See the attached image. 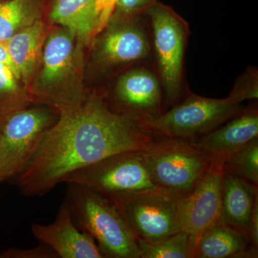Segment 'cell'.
Returning <instances> with one entry per match:
<instances>
[{
    "instance_id": "1",
    "label": "cell",
    "mask_w": 258,
    "mask_h": 258,
    "mask_svg": "<svg viewBox=\"0 0 258 258\" xmlns=\"http://www.w3.org/2000/svg\"><path fill=\"white\" fill-rule=\"evenodd\" d=\"M158 136L138 120L112 110L104 97L86 96L59 110L28 165L18 176L26 196H42L75 171L127 152L144 151Z\"/></svg>"
},
{
    "instance_id": "2",
    "label": "cell",
    "mask_w": 258,
    "mask_h": 258,
    "mask_svg": "<svg viewBox=\"0 0 258 258\" xmlns=\"http://www.w3.org/2000/svg\"><path fill=\"white\" fill-rule=\"evenodd\" d=\"M66 202L75 223L94 239L104 257L140 258L137 237L107 197L69 184Z\"/></svg>"
},
{
    "instance_id": "3",
    "label": "cell",
    "mask_w": 258,
    "mask_h": 258,
    "mask_svg": "<svg viewBox=\"0 0 258 258\" xmlns=\"http://www.w3.org/2000/svg\"><path fill=\"white\" fill-rule=\"evenodd\" d=\"M143 155L154 184L181 198L196 187L212 161L189 141L159 136Z\"/></svg>"
},
{
    "instance_id": "4",
    "label": "cell",
    "mask_w": 258,
    "mask_h": 258,
    "mask_svg": "<svg viewBox=\"0 0 258 258\" xmlns=\"http://www.w3.org/2000/svg\"><path fill=\"white\" fill-rule=\"evenodd\" d=\"M115 205L137 240L154 242L181 231L175 193L160 187L106 196Z\"/></svg>"
},
{
    "instance_id": "5",
    "label": "cell",
    "mask_w": 258,
    "mask_h": 258,
    "mask_svg": "<svg viewBox=\"0 0 258 258\" xmlns=\"http://www.w3.org/2000/svg\"><path fill=\"white\" fill-rule=\"evenodd\" d=\"M241 112L240 103L191 95L184 101L144 122L148 130L159 137L193 141L218 128Z\"/></svg>"
},
{
    "instance_id": "6",
    "label": "cell",
    "mask_w": 258,
    "mask_h": 258,
    "mask_svg": "<svg viewBox=\"0 0 258 258\" xmlns=\"http://www.w3.org/2000/svg\"><path fill=\"white\" fill-rule=\"evenodd\" d=\"M77 40L72 30L60 26L44 42L41 72L32 94L39 101L55 107L57 111L77 106L86 98L76 96L67 83L76 72Z\"/></svg>"
},
{
    "instance_id": "7",
    "label": "cell",
    "mask_w": 258,
    "mask_h": 258,
    "mask_svg": "<svg viewBox=\"0 0 258 258\" xmlns=\"http://www.w3.org/2000/svg\"><path fill=\"white\" fill-rule=\"evenodd\" d=\"M58 115L46 108H24L3 120L0 132V183L18 176Z\"/></svg>"
},
{
    "instance_id": "8",
    "label": "cell",
    "mask_w": 258,
    "mask_h": 258,
    "mask_svg": "<svg viewBox=\"0 0 258 258\" xmlns=\"http://www.w3.org/2000/svg\"><path fill=\"white\" fill-rule=\"evenodd\" d=\"M62 182L81 185L104 196L158 187L151 179L143 151L110 156L74 171Z\"/></svg>"
},
{
    "instance_id": "9",
    "label": "cell",
    "mask_w": 258,
    "mask_h": 258,
    "mask_svg": "<svg viewBox=\"0 0 258 258\" xmlns=\"http://www.w3.org/2000/svg\"><path fill=\"white\" fill-rule=\"evenodd\" d=\"M147 12L151 19L161 85L167 101L173 103L179 98L182 88L183 60L188 25L164 5L155 3Z\"/></svg>"
},
{
    "instance_id": "10",
    "label": "cell",
    "mask_w": 258,
    "mask_h": 258,
    "mask_svg": "<svg viewBox=\"0 0 258 258\" xmlns=\"http://www.w3.org/2000/svg\"><path fill=\"white\" fill-rule=\"evenodd\" d=\"M222 188L223 161L212 159L208 170L196 187L181 198V229L191 237L194 248L204 231L220 222Z\"/></svg>"
},
{
    "instance_id": "11",
    "label": "cell",
    "mask_w": 258,
    "mask_h": 258,
    "mask_svg": "<svg viewBox=\"0 0 258 258\" xmlns=\"http://www.w3.org/2000/svg\"><path fill=\"white\" fill-rule=\"evenodd\" d=\"M110 106L117 113L144 122L161 115V88L159 80L144 68L131 70L122 75L115 84Z\"/></svg>"
},
{
    "instance_id": "12",
    "label": "cell",
    "mask_w": 258,
    "mask_h": 258,
    "mask_svg": "<svg viewBox=\"0 0 258 258\" xmlns=\"http://www.w3.org/2000/svg\"><path fill=\"white\" fill-rule=\"evenodd\" d=\"M98 35L95 59L103 67L137 62L150 53L147 32L128 18H111Z\"/></svg>"
},
{
    "instance_id": "13",
    "label": "cell",
    "mask_w": 258,
    "mask_h": 258,
    "mask_svg": "<svg viewBox=\"0 0 258 258\" xmlns=\"http://www.w3.org/2000/svg\"><path fill=\"white\" fill-rule=\"evenodd\" d=\"M32 234L62 258H103L96 241L75 223L67 203L62 204L55 221L48 225L32 224Z\"/></svg>"
},
{
    "instance_id": "14",
    "label": "cell",
    "mask_w": 258,
    "mask_h": 258,
    "mask_svg": "<svg viewBox=\"0 0 258 258\" xmlns=\"http://www.w3.org/2000/svg\"><path fill=\"white\" fill-rule=\"evenodd\" d=\"M258 137V113L252 107L227 120L225 125L189 141L211 159L224 161L231 153Z\"/></svg>"
},
{
    "instance_id": "15",
    "label": "cell",
    "mask_w": 258,
    "mask_h": 258,
    "mask_svg": "<svg viewBox=\"0 0 258 258\" xmlns=\"http://www.w3.org/2000/svg\"><path fill=\"white\" fill-rule=\"evenodd\" d=\"M257 198V186L223 171L220 222L247 237L251 212Z\"/></svg>"
},
{
    "instance_id": "16",
    "label": "cell",
    "mask_w": 258,
    "mask_h": 258,
    "mask_svg": "<svg viewBox=\"0 0 258 258\" xmlns=\"http://www.w3.org/2000/svg\"><path fill=\"white\" fill-rule=\"evenodd\" d=\"M45 40V25L40 20L17 32L6 42L10 57L26 87L42 55Z\"/></svg>"
},
{
    "instance_id": "17",
    "label": "cell",
    "mask_w": 258,
    "mask_h": 258,
    "mask_svg": "<svg viewBox=\"0 0 258 258\" xmlns=\"http://www.w3.org/2000/svg\"><path fill=\"white\" fill-rule=\"evenodd\" d=\"M50 20L52 23L72 30L79 42L88 45L95 38V0H53Z\"/></svg>"
},
{
    "instance_id": "18",
    "label": "cell",
    "mask_w": 258,
    "mask_h": 258,
    "mask_svg": "<svg viewBox=\"0 0 258 258\" xmlns=\"http://www.w3.org/2000/svg\"><path fill=\"white\" fill-rule=\"evenodd\" d=\"M249 244L244 234L219 222L204 231L198 237L193 258L234 257Z\"/></svg>"
},
{
    "instance_id": "19",
    "label": "cell",
    "mask_w": 258,
    "mask_h": 258,
    "mask_svg": "<svg viewBox=\"0 0 258 258\" xmlns=\"http://www.w3.org/2000/svg\"><path fill=\"white\" fill-rule=\"evenodd\" d=\"M42 0L0 1V42H7L15 34L41 20Z\"/></svg>"
},
{
    "instance_id": "20",
    "label": "cell",
    "mask_w": 258,
    "mask_h": 258,
    "mask_svg": "<svg viewBox=\"0 0 258 258\" xmlns=\"http://www.w3.org/2000/svg\"><path fill=\"white\" fill-rule=\"evenodd\" d=\"M10 68L0 62V120L28 106L31 98Z\"/></svg>"
},
{
    "instance_id": "21",
    "label": "cell",
    "mask_w": 258,
    "mask_h": 258,
    "mask_svg": "<svg viewBox=\"0 0 258 258\" xmlns=\"http://www.w3.org/2000/svg\"><path fill=\"white\" fill-rule=\"evenodd\" d=\"M140 258H193V244L186 232L177 233L154 242L138 240Z\"/></svg>"
},
{
    "instance_id": "22",
    "label": "cell",
    "mask_w": 258,
    "mask_h": 258,
    "mask_svg": "<svg viewBox=\"0 0 258 258\" xmlns=\"http://www.w3.org/2000/svg\"><path fill=\"white\" fill-rule=\"evenodd\" d=\"M223 171L258 185V137L231 153L223 161Z\"/></svg>"
},
{
    "instance_id": "23",
    "label": "cell",
    "mask_w": 258,
    "mask_h": 258,
    "mask_svg": "<svg viewBox=\"0 0 258 258\" xmlns=\"http://www.w3.org/2000/svg\"><path fill=\"white\" fill-rule=\"evenodd\" d=\"M257 77L255 71H248L235 83L229 98L240 103L246 100L257 99Z\"/></svg>"
},
{
    "instance_id": "24",
    "label": "cell",
    "mask_w": 258,
    "mask_h": 258,
    "mask_svg": "<svg viewBox=\"0 0 258 258\" xmlns=\"http://www.w3.org/2000/svg\"><path fill=\"white\" fill-rule=\"evenodd\" d=\"M154 4L155 0H117L111 18H128L147 11Z\"/></svg>"
},
{
    "instance_id": "25",
    "label": "cell",
    "mask_w": 258,
    "mask_h": 258,
    "mask_svg": "<svg viewBox=\"0 0 258 258\" xmlns=\"http://www.w3.org/2000/svg\"><path fill=\"white\" fill-rule=\"evenodd\" d=\"M117 0H95L96 28L95 37L104 30L111 21Z\"/></svg>"
},
{
    "instance_id": "26",
    "label": "cell",
    "mask_w": 258,
    "mask_h": 258,
    "mask_svg": "<svg viewBox=\"0 0 258 258\" xmlns=\"http://www.w3.org/2000/svg\"><path fill=\"white\" fill-rule=\"evenodd\" d=\"M43 245L31 249H10L5 252L4 257L14 258H52L58 257L48 246Z\"/></svg>"
},
{
    "instance_id": "27",
    "label": "cell",
    "mask_w": 258,
    "mask_h": 258,
    "mask_svg": "<svg viewBox=\"0 0 258 258\" xmlns=\"http://www.w3.org/2000/svg\"><path fill=\"white\" fill-rule=\"evenodd\" d=\"M247 237L249 244L258 248V198L254 201L251 212Z\"/></svg>"
},
{
    "instance_id": "28",
    "label": "cell",
    "mask_w": 258,
    "mask_h": 258,
    "mask_svg": "<svg viewBox=\"0 0 258 258\" xmlns=\"http://www.w3.org/2000/svg\"><path fill=\"white\" fill-rule=\"evenodd\" d=\"M0 62L4 63L10 68L12 71L14 72L15 76L21 81L20 73H19L16 66L13 63V60H12L11 57H10L9 55V52H8L6 42H0Z\"/></svg>"
},
{
    "instance_id": "29",
    "label": "cell",
    "mask_w": 258,
    "mask_h": 258,
    "mask_svg": "<svg viewBox=\"0 0 258 258\" xmlns=\"http://www.w3.org/2000/svg\"><path fill=\"white\" fill-rule=\"evenodd\" d=\"M2 124H3V122H2L1 120H0V132H1Z\"/></svg>"
},
{
    "instance_id": "30",
    "label": "cell",
    "mask_w": 258,
    "mask_h": 258,
    "mask_svg": "<svg viewBox=\"0 0 258 258\" xmlns=\"http://www.w3.org/2000/svg\"><path fill=\"white\" fill-rule=\"evenodd\" d=\"M0 1H3V0H0Z\"/></svg>"
}]
</instances>
